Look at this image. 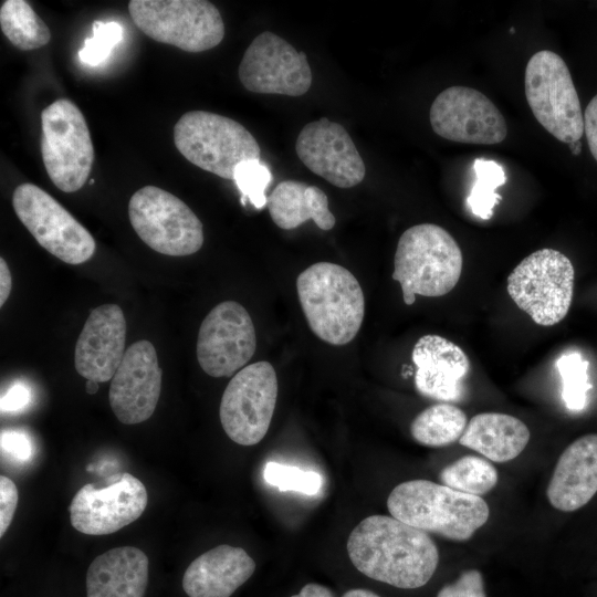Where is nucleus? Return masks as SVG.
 I'll list each match as a JSON object with an SVG mask.
<instances>
[{"instance_id":"f257e3e1","label":"nucleus","mask_w":597,"mask_h":597,"mask_svg":"<svg viewBox=\"0 0 597 597\" xmlns=\"http://www.w3.org/2000/svg\"><path fill=\"white\" fill-rule=\"evenodd\" d=\"M347 553L367 577L402 589L426 585L439 563L438 548L427 532L379 514L354 527Z\"/></svg>"},{"instance_id":"f03ea898","label":"nucleus","mask_w":597,"mask_h":597,"mask_svg":"<svg viewBox=\"0 0 597 597\" xmlns=\"http://www.w3.org/2000/svg\"><path fill=\"white\" fill-rule=\"evenodd\" d=\"M296 291L311 331L323 342L342 346L359 332L365 296L358 280L332 262L310 265L296 279Z\"/></svg>"},{"instance_id":"7ed1b4c3","label":"nucleus","mask_w":597,"mask_h":597,"mask_svg":"<svg viewBox=\"0 0 597 597\" xmlns=\"http://www.w3.org/2000/svg\"><path fill=\"white\" fill-rule=\"evenodd\" d=\"M387 507L392 517L452 541H468L490 514L481 496L422 479L396 485Z\"/></svg>"},{"instance_id":"20e7f679","label":"nucleus","mask_w":597,"mask_h":597,"mask_svg":"<svg viewBox=\"0 0 597 597\" xmlns=\"http://www.w3.org/2000/svg\"><path fill=\"white\" fill-rule=\"evenodd\" d=\"M462 252L454 238L433 223L416 224L399 238L392 279L411 305L416 295L439 297L451 292L462 272Z\"/></svg>"},{"instance_id":"39448f33","label":"nucleus","mask_w":597,"mask_h":597,"mask_svg":"<svg viewBox=\"0 0 597 597\" xmlns=\"http://www.w3.org/2000/svg\"><path fill=\"white\" fill-rule=\"evenodd\" d=\"M174 143L188 161L228 180L240 163L261 159L259 143L243 125L206 111L185 113L174 127Z\"/></svg>"},{"instance_id":"423d86ee","label":"nucleus","mask_w":597,"mask_h":597,"mask_svg":"<svg viewBox=\"0 0 597 597\" xmlns=\"http://www.w3.org/2000/svg\"><path fill=\"white\" fill-rule=\"evenodd\" d=\"M574 280V266L565 254L554 249H541L512 270L507 276V293L535 324L553 326L569 311Z\"/></svg>"},{"instance_id":"0eeeda50","label":"nucleus","mask_w":597,"mask_h":597,"mask_svg":"<svg viewBox=\"0 0 597 597\" xmlns=\"http://www.w3.org/2000/svg\"><path fill=\"white\" fill-rule=\"evenodd\" d=\"M136 27L150 39L198 53L217 46L224 23L217 7L206 0H130Z\"/></svg>"},{"instance_id":"6e6552de","label":"nucleus","mask_w":597,"mask_h":597,"mask_svg":"<svg viewBox=\"0 0 597 597\" xmlns=\"http://www.w3.org/2000/svg\"><path fill=\"white\" fill-rule=\"evenodd\" d=\"M524 84L525 96L536 121L563 143L580 140L584 115L564 60L549 50L536 52L527 62Z\"/></svg>"},{"instance_id":"1a4fd4ad","label":"nucleus","mask_w":597,"mask_h":597,"mask_svg":"<svg viewBox=\"0 0 597 597\" xmlns=\"http://www.w3.org/2000/svg\"><path fill=\"white\" fill-rule=\"evenodd\" d=\"M41 155L51 181L64 192L81 189L93 166L94 148L80 108L60 98L41 113Z\"/></svg>"},{"instance_id":"9d476101","label":"nucleus","mask_w":597,"mask_h":597,"mask_svg":"<svg viewBox=\"0 0 597 597\" xmlns=\"http://www.w3.org/2000/svg\"><path fill=\"white\" fill-rule=\"evenodd\" d=\"M128 217L142 241L158 253L186 256L203 244L199 218L181 199L161 188L145 186L135 191Z\"/></svg>"},{"instance_id":"9b49d317","label":"nucleus","mask_w":597,"mask_h":597,"mask_svg":"<svg viewBox=\"0 0 597 597\" xmlns=\"http://www.w3.org/2000/svg\"><path fill=\"white\" fill-rule=\"evenodd\" d=\"M12 207L36 242L69 264H81L95 252V240L63 206L40 187L24 182L12 195Z\"/></svg>"},{"instance_id":"f8f14e48","label":"nucleus","mask_w":597,"mask_h":597,"mask_svg":"<svg viewBox=\"0 0 597 597\" xmlns=\"http://www.w3.org/2000/svg\"><path fill=\"white\" fill-rule=\"evenodd\" d=\"M277 391L276 373L269 362L239 370L226 387L219 408L227 436L241 446L260 442L270 428Z\"/></svg>"},{"instance_id":"ddd939ff","label":"nucleus","mask_w":597,"mask_h":597,"mask_svg":"<svg viewBox=\"0 0 597 597\" xmlns=\"http://www.w3.org/2000/svg\"><path fill=\"white\" fill-rule=\"evenodd\" d=\"M256 336L248 311L235 301L216 305L203 318L197 339V359L211 377H230L254 355Z\"/></svg>"},{"instance_id":"4468645a","label":"nucleus","mask_w":597,"mask_h":597,"mask_svg":"<svg viewBox=\"0 0 597 597\" xmlns=\"http://www.w3.org/2000/svg\"><path fill=\"white\" fill-rule=\"evenodd\" d=\"M238 75L250 92L287 96L305 94L313 78L304 52H298L270 31L252 40L243 54Z\"/></svg>"},{"instance_id":"2eb2a0df","label":"nucleus","mask_w":597,"mask_h":597,"mask_svg":"<svg viewBox=\"0 0 597 597\" xmlns=\"http://www.w3.org/2000/svg\"><path fill=\"white\" fill-rule=\"evenodd\" d=\"M147 490L130 473H117L104 488L83 485L70 505L72 526L86 535H107L136 521L146 510Z\"/></svg>"},{"instance_id":"dca6fc26","label":"nucleus","mask_w":597,"mask_h":597,"mask_svg":"<svg viewBox=\"0 0 597 597\" xmlns=\"http://www.w3.org/2000/svg\"><path fill=\"white\" fill-rule=\"evenodd\" d=\"M429 118L437 135L455 143L494 145L507 135L505 119L494 103L467 86H450L439 93Z\"/></svg>"},{"instance_id":"f3484780","label":"nucleus","mask_w":597,"mask_h":597,"mask_svg":"<svg viewBox=\"0 0 597 597\" xmlns=\"http://www.w3.org/2000/svg\"><path fill=\"white\" fill-rule=\"evenodd\" d=\"M161 368L154 345L135 342L114 374L108 400L116 418L125 425L146 421L154 413L161 391Z\"/></svg>"},{"instance_id":"a211bd4d","label":"nucleus","mask_w":597,"mask_h":597,"mask_svg":"<svg viewBox=\"0 0 597 597\" xmlns=\"http://www.w3.org/2000/svg\"><path fill=\"white\" fill-rule=\"evenodd\" d=\"M295 151L312 172L338 188H352L365 177L364 160L349 134L326 117L302 128Z\"/></svg>"},{"instance_id":"6ab92c4d","label":"nucleus","mask_w":597,"mask_h":597,"mask_svg":"<svg viewBox=\"0 0 597 597\" xmlns=\"http://www.w3.org/2000/svg\"><path fill=\"white\" fill-rule=\"evenodd\" d=\"M126 320L116 304L95 307L76 341L74 366L87 380H112L124 355Z\"/></svg>"},{"instance_id":"aec40b11","label":"nucleus","mask_w":597,"mask_h":597,"mask_svg":"<svg viewBox=\"0 0 597 597\" xmlns=\"http://www.w3.org/2000/svg\"><path fill=\"white\" fill-rule=\"evenodd\" d=\"M417 367L415 386L427 398L459 401L470 369L467 354L453 342L436 334L421 336L411 353Z\"/></svg>"},{"instance_id":"412c9836","label":"nucleus","mask_w":597,"mask_h":597,"mask_svg":"<svg viewBox=\"0 0 597 597\" xmlns=\"http://www.w3.org/2000/svg\"><path fill=\"white\" fill-rule=\"evenodd\" d=\"M597 492V433L573 441L561 454L547 485L553 507L573 512L586 505Z\"/></svg>"},{"instance_id":"4be33fe9","label":"nucleus","mask_w":597,"mask_h":597,"mask_svg":"<svg viewBox=\"0 0 597 597\" xmlns=\"http://www.w3.org/2000/svg\"><path fill=\"white\" fill-rule=\"evenodd\" d=\"M254 569V561L243 548L219 545L190 563L182 588L188 597H230Z\"/></svg>"},{"instance_id":"5701e85b","label":"nucleus","mask_w":597,"mask_h":597,"mask_svg":"<svg viewBox=\"0 0 597 597\" xmlns=\"http://www.w3.org/2000/svg\"><path fill=\"white\" fill-rule=\"evenodd\" d=\"M148 565V557L137 547L106 551L87 569L86 597H144Z\"/></svg>"},{"instance_id":"b1692460","label":"nucleus","mask_w":597,"mask_h":597,"mask_svg":"<svg viewBox=\"0 0 597 597\" xmlns=\"http://www.w3.org/2000/svg\"><path fill=\"white\" fill-rule=\"evenodd\" d=\"M530 430L519 418L500 412L473 416L459 443L494 462L515 459L530 441Z\"/></svg>"},{"instance_id":"393cba45","label":"nucleus","mask_w":597,"mask_h":597,"mask_svg":"<svg viewBox=\"0 0 597 597\" xmlns=\"http://www.w3.org/2000/svg\"><path fill=\"white\" fill-rule=\"evenodd\" d=\"M266 206L272 221L283 230L295 229L313 220L320 229L327 231L336 222L325 192L301 181L280 182L268 198Z\"/></svg>"},{"instance_id":"a878e982","label":"nucleus","mask_w":597,"mask_h":597,"mask_svg":"<svg viewBox=\"0 0 597 597\" xmlns=\"http://www.w3.org/2000/svg\"><path fill=\"white\" fill-rule=\"evenodd\" d=\"M468 425L462 409L440 402L422 410L411 422L410 433L426 447H444L460 439Z\"/></svg>"},{"instance_id":"bb28decb","label":"nucleus","mask_w":597,"mask_h":597,"mask_svg":"<svg viewBox=\"0 0 597 597\" xmlns=\"http://www.w3.org/2000/svg\"><path fill=\"white\" fill-rule=\"evenodd\" d=\"M0 27L7 39L23 51L42 48L51 40L50 29L24 0L2 2Z\"/></svg>"},{"instance_id":"cd10ccee","label":"nucleus","mask_w":597,"mask_h":597,"mask_svg":"<svg viewBox=\"0 0 597 597\" xmlns=\"http://www.w3.org/2000/svg\"><path fill=\"white\" fill-rule=\"evenodd\" d=\"M439 480L453 490L480 496L496 485L498 471L485 458L464 455L443 468Z\"/></svg>"},{"instance_id":"c85d7f7f","label":"nucleus","mask_w":597,"mask_h":597,"mask_svg":"<svg viewBox=\"0 0 597 597\" xmlns=\"http://www.w3.org/2000/svg\"><path fill=\"white\" fill-rule=\"evenodd\" d=\"M474 171L476 179L467 203L474 216L488 220L493 216V208L502 199L496 188L505 184V174L498 163L481 158L474 161Z\"/></svg>"},{"instance_id":"c756f323","label":"nucleus","mask_w":597,"mask_h":597,"mask_svg":"<svg viewBox=\"0 0 597 597\" xmlns=\"http://www.w3.org/2000/svg\"><path fill=\"white\" fill-rule=\"evenodd\" d=\"M562 377V397L570 410H582L586 405L587 391L591 388L588 380V362L579 354L572 353L561 356L556 362Z\"/></svg>"},{"instance_id":"7c9ffc66","label":"nucleus","mask_w":597,"mask_h":597,"mask_svg":"<svg viewBox=\"0 0 597 597\" xmlns=\"http://www.w3.org/2000/svg\"><path fill=\"white\" fill-rule=\"evenodd\" d=\"M233 181L241 192V202H251L256 209L268 205L266 188L272 182V172L261 159L240 163L233 175Z\"/></svg>"},{"instance_id":"2f4dec72","label":"nucleus","mask_w":597,"mask_h":597,"mask_svg":"<svg viewBox=\"0 0 597 597\" xmlns=\"http://www.w3.org/2000/svg\"><path fill=\"white\" fill-rule=\"evenodd\" d=\"M263 479L280 491H295L306 495L317 494L323 485V478L315 471H306L273 461L265 464Z\"/></svg>"},{"instance_id":"473e14b6","label":"nucleus","mask_w":597,"mask_h":597,"mask_svg":"<svg viewBox=\"0 0 597 597\" xmlns=\"http://www.w3.org/2000/svg\"><path fill=\"white\" fill-rule=\"evenodd\" d=\"M93 35L87 38L83 48L78 51L80 60L92 66L104 62L111 54L113 48L123 38V28L115 21H94Z\"/></svg>"},{"instance_id":"72a5a7b5","label":"nucleus","mask_w":597,"mask_h":597,"mask_svg":"<svg viewBox=\"0 0 597 597\" xmlns=\"http://www.w3.org/2000/svg\"><path fill=\"white\" fill-rule=\"evenodd\" d=\"M437 597H486L483 576L478 569L464 570L454 583L443 586Z\"/></svg>"},{"instance_id":"f704fd0d","label":"nucleus","mask_w":597,"mask_h":597,"mask_svg":"<svg viewBox=\"0 0 597 597\" xmlns=\"http://www.w3.org/2000/svg\"><path fill=\"white\" fill-rule=\"evenodd\" d=\"M19 493L14 482L8 476H0V536L9 528L17 505Z\"/></svg>"},{"instance_id":"c9c22d12","label":"nucleus","mask_w":597,"mask_h":597,"mask_svg":"<svg viewBox=\"0 0 597 597\" xmlns=\"http://www.w3.org/2000/svg\"><path fill=\"white\" fill-rule=\"evenodd\" d=\"M2 454L18 462L28 461L32 457V443L22 431L6 430L1 432Z\"/></svg>"},{"instance_id":"e433bc0d","label":"nucleus","mask_w":597,"mask_h":597,"mask_svg":"<svg viewBox=\"0 0 597 597\" xmlns=\"http://www.w3.org/2000/svg\"><path fill=\"white\" fill-rule=\"evenodd\" d=\"M584 133L589 150L597 161V94L591 98L584 112Z\"/></svg>"},{"instance_id":"4c0bfd02","label":"nucleus","mask_w":597,"mask_h":597,"mask_svg":"<svg viewBox=\"0 0 597 597\" xmlns=\"http://www.w3.org/2000/svg\"><path fill=\"white\" fill-rule=\"evenodd\" d=\"M30 402V391L23 385L12 386L1 398L2 411H18Z\"/></svg>"},{"instance_id":"58836bf2","label":"nucleus","mask_w":597,"mask_h":597,"mask_svg":"<svg viewBox=\"0 0 597 597\" xmlns=\"http://www.w3.org/2000/svg\"><path fill=\"white\" fill-rule=\"evenodd\" d=\"M12 289L10 269L3 258L0 259V306H3Z\"/></svg>"},{"instance_id":"ea45409f","label":"nucleus","mask_w":597,"mask_h":597,"mask_svg":"<svg viewBox=\"0 0 597 597\" xmlns=\"http://www.w3.org/2000/svg\"><path fill=\"white\" fill-rule=\"evenodd\" d=\"M291 597H334V594L326 586L310 583L303 586L298 594Z\"/></svg>"},{"instance_id":"a19ab883","label":"nucleus","mask_w":597,"mask_h":597,"mask_svg":"<svg viewBox=\"0 0 597 597\" xmlns=\"http://www.w3.org/2000/svg\"><path fill=\"white\" fill-rule=\"evenodd\" d=\"M343 597H379V596L367 589H352L345 593Z\"/></svg>"},{"instance_id":"79ce46f5","label":"nucleus","mask_w":597,"mask_h":597,"mask_svg":"<svg viewBox=\"0 0 597 597\" xmlns=\"http://www.w3.org/2000/svg\"><path fill=\"white\" fill-rule=\"evenodd\" d=\"M98 383L95 381V380H86V386H85V390L87 394L90 395H94L97 392L98 390Z\"/></svg>"},{"instance_id":"37998d69","label":"nucleus","mask_w":597,"mask_h":597,"mask_svg":"<svg viewBox=\"0 0 597 597\" xmlns=\"http://www.w3.org/2000/svg\"><path fill=\"white\" fill-rule=\"evenodd\" d=\"M569 145V149L572 151L573 155L575 156H578L582 151V143L580 140H577L575 143H572V144H568Z\"/></svg>"},{"instance_id":"c03bdc74","label":"nucleus","mask_w":597,"mask_h":597,"mask_svg":"<svg viewBox=\"0 0 597 597\" xmlns=\"http://www.w3.org/2000/svg\"><path fill=\"white\" fill-rule=\"evenodd\" d=\"M510 32H511V33H514V32H515V30H514L513 28H511Z\"/></svg>"}]
</instances>
